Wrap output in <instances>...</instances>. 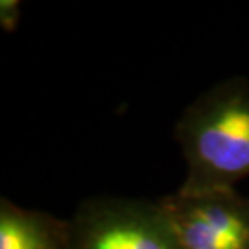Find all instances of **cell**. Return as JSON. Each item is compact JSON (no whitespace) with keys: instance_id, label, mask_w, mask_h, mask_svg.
Listing matches in <instances>:
<instances>
[{"instance_id":"277c9868","label":"cell","mask_w":249,"mask_h":249,"mask_svg":"<svg viewBox=\"0 0 249 249\" xmlns=\"http://www.w3.org/2000/svg\"><path fill=\"white\" fill-rule=\"evenodd\" d=\"M0 249H73L70 220L2 197Z\"/></svg>"},{"instance_id":"5b68a950","label":"cell","mask_w":249,"mask_h":249,"mask_svg":"<svg viewBox=\"0 0 249 249\" xmlns=\"http://www.w3.org/2000/svg\"><path fill=\"white\" fill-rule=\"evenodd\" d=\"M23 3L19 0H0V26L5 33L17 31L21 21Z\"/></svg>"},{"instance_id":"3957f363","label":"cell","mask_w":249,"mask_h":249,"mask_svg":"<svg viewBox=\"0 0 249 249\" xmlns=\"http://www.w3.org/2000/svg\"><path fill=\"white\" fill-rule=\"evenodd\" d=\"M181 249H249V197L238 189L157 199Z\"/></svg>"},{"instance_id":"6da1fadb","label":"cell","mask_w":249,"mask_h":249,"mask_svg":"<svg viewBox=\"0 0 249 249\" xmlns=\"http://www.w3.org/2000/svg\"><path fill=\"white\" fill-rule=\"evenodd\" d=\"M173 136L186 163L178 189H236L249 178V79L231 76L204 91L178 117Z\"/></svg>"},{"instance_id":"7a4b0ae2","label":"cell","mask_w":249,"mask_h":249,"mask_svg":"<svg viewBox=\"0 0 249 249\" xmlns=\"http://www.w3.org/2000/svg\"><path fill=\"white\" fill-rule=\"evenodd\" d=\"M73 249H181L159 201L92 197L70 218Z\"/></svg>"}]
</instances>
